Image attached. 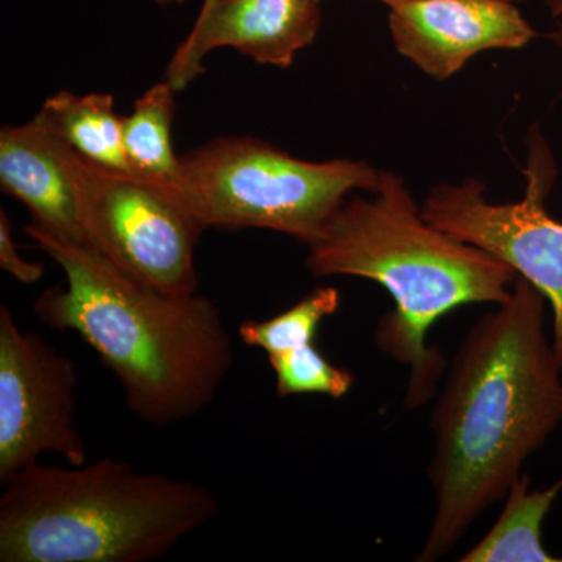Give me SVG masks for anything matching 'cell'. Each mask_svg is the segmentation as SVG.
<instances>
[{"label": "cell", "mask_w": 562, "mask_h": 562, "mask_svg": "<svg viewBox=\"0 0 562 562\" xmlns=\"http://www.w3.org/2000/svg\"><path fill=\"white\" fill-rule=\"evenodd\" d=\"M316 2H321V0H316Z\"/></svg>", "instance_id": "22"}, {"label": "cell", "mask_w": 562, "mask_h": 562, "mask_svg": "<svg viewBox=\"0 0 562 562\" xmlns=\"http://www.w3.org/2000/svg\"><path fill=\"white\" fill-rule=\"evenodd\" d=\"M549 38L554 41V43H557L558 46L562 47V22L560 27L557 29V31L550 33Z\"/></svg>", "instance_id": "20"}, {"label": "cell", "mask_w": 562, "mask_h": 562, "mask_svg": "<svg viewBox=\"0 0 562 562\" xmlns=\"http://www.w3.org/2000/svg\"><path fill=\"white\" fill-rule=\"evenodd\" d=\"M341 295L333 286H321L288 308L266 321H244L238 336L246 346L265 351L268 357L313 344L322 322L338 312Z\"/></svg>", "instance_id": "15"}, {"label": "cell", "mask_w": 562, "mask_h": 562, "mask_svg": "<svg viewBox=\"0 0 562 562\" xmlns=\"http://www.w3.org/2000/svg\"><path fill=\"white\" fill-rule=\"evenodd\" d=\"M77 366L38 333L22 330L0 306V484L58 453L69 464L87 462L77 428Z\"/></svg>", "instance_id": "8"}, {"label": "cell", "mask_w": 562, "mask_h": 562, "mask_svg": "<svg viewBox=\"0 0 562 562\" xmlns=\"http://www.w3.org/2000/svg\"><path fill=\"white\" fill-rule=\"evenodd\" d=\"M66 161L90 247L144 286L195 294L201 222L155 181L105 168L69 146Z\"/></svg>", "instance_id": "6"}, {"label": "cell", "mask_w": 562, "mask_h": 562, "mask_svg": "<svg viewBox=\"0 0 562 562\" xmlns=\"http://www.w3.org/2000/svg\"><path fill=\"white\" fill-rule=\"evenodd\" d=\"M316 0H203L198 20L166 69V81L183 91L205 72L211 50L232 47L255 63L290 68L322 27Z\"/></svg>", "instance_id": "9"}, {"label": "cell", "mask_w": 562, "mask_h": 562, "mask_svg": "<svg viewBox=\"0 0 562 562\" xmlns=\"http://www.w3.org/2000/svg\"><path fill=\"white\" fill-rule=\"evenodd\" d=\"M530 147L522 201L491 202L482 181L465 179L432 188L422 214L442 232L501 258L541 292L552 306V342L562 369V222L546 206L554 162L541 136Z\"/></svg>", "instance_id": "7"}, {"label": "cell", "mask_w": 562, "mask_h": 562, "mask_svg": "<svg viewBox=\"0 0 562 562\" xmlns=\"http://www.w3.org/2000/svg\"><path fill=\"white\" fill-rule=\"evenodd\" d=\"M36 117L88 160L131 173L124 149V117L114 111L113 95L60 91L43 103Z\"/></svg>", "instance_id": "12"}, {"label": "cell", "mask_w": 562, "mask_h": 562, "mask_svg": "<svg viewBox=\"0 0 562 562\" xmlns=\"http://www.w3.org/2000/svg\"><path fill=\"white\" fill-rule=\"evenodd\" d=\"M0 268L22 284L38 283L46 273L41 262L25 260L18 250L5 210H0Z\"/></svg>", "instance_id": "17"}, {"label": "cell", "mask_w": 562, "mask_h": 562, "mask_svg": "<svg viewBox=\"0 0 562 562\" xmlns=\"http://www.w3.org/2000/svg\"><path fill=\"white\" fill-rule=\"evenodd\" d=\"M209 487L116 458L32 465L0 495V562L160 560L217 516Z\"/></svg>", "instance_id": "4"}, {"label": "cell", "mask_w": 562, "mask_h": 562, "mask_svg": "<svg viewBox=\"0 0 562 562\" xmlns=\"http://www.w3.org/2000/svg\"><path fill=\"white\" fill-rule=\"evenodd\" d=\"M380 171L364 161H306L249 136L202 144L181 155L172 180L155 181L203 227L262 228L305 244L353 191L379 187Z\"/></svg>", "instance_id": "5"}, {"label": "cell", "mask_w": 562, "mask_h": 562, "mask_svg": "<svg viewBox=\"0 0 562 562\" xmlns=\"http://www.w3.org/2000/svg\"><path fill=\"white\" fill-rule=\"evenodd\" d=\"M549 9L554 18H561L562 20V0H549Z\"/></svg>", "instance_id": "18"}, {"label": "cell", "mask_w": 562, "mask_h": 562, "mask_svg": "<svg viewBox=\"0 0 562 562\" xmlns=\"http://www.w3.org/2000/svg\"><path fill=\"white\" fill-rule=\"evenodd\" d=\"M562 369L546 335L543 295L519 277L508 301L462 339L431 409L435 513L416 561L452 552L508 494L525 461L562 422Z\"/></svg>", "instance_id": "1"}, {"label": "cell", "mask_w": 562, "mask_h": 562, "mask_svg": "<svg viewBox=\"0 0 562 562\" xmlns=\"http://www.w3.org/2000/svg\"><path fill=\"white\" fill-rule=\"evenodd\" d=\"M306 268L316 277H358L382 284L394 310L376 325L375 344L408 368L406 409L430 401L446 373L441 351L427 344L442 316L472 303L508 301L519 279L490 251L435 227L397 173L380 171L371 198L342 203L310 244Z\"/></svg>", "instance_id": "3"}, {"label": "cell", "mask_w": 562, "mask_h": 562, "mask_svg": "<svg viewBox=\"0 0 562 562\" xmlns=\"http://www.w3.org/2000/svg\"><path fill=\"white\" fill-rule=\"evenodd\" d=\"M268 361L276 373L277 394L280 397L319 394L338 401L349 394L355 383L353 373L331 364L314 347V342L271 355Z\"/></svg>", "instance_id": "16"}, {"label": "cell", "mask_w": 562, "mask_h": 562, "mask_svg": "<svg viewBox=\"0 0 562 562\" xmlns=\"http://www.w3.org/2000/svg\"><path fill=\"white\" fill-rule=\"evenodd\" d=\"M395 49L436 80L492 49H520L535 29L509 0H408L392 7Z\"/></svg>", "instance_id": "10"}, {"label": "cell", "mask_w": 562, "mask_h": 562, "mask_svg": "<svg viewBox=\"0 0 562 562\" xmlns=\"http://www.w3.org/2000/svg\"><path fill=\"white\" fill-rule=\"evenodd\" d=\"M376 2L384 3V5H387L390 9H392V7L401 5V3L408 2V0H376ZM509 2L519 3L522 2V0H509Z\"/></svg>", "instance_id": "19"}, {"label": "cell", "mask_w": 562, "mask_h": 562, "mask_svg": "<svg viewBox=\"0 0 562 562\" xmlns=\"http://www.w3.org/2000/svg\"><path fill=\"white\" fill-rule=\"evenodd\" d=\"M68 144L40 117L0 131V184L31 211L32 224L81 246L88 244Z\"/></svg>", "instance_id": "11"}, {"label": "cell", "mask_w": 562, "mask_h": 562, "mask_svg": "<svg viewBox=\"0 0 562 562\" xmlns=\"http://www.w3.org/2000/svg\"><path fill=\"white\" fill-rule=\"evenodd\" d=\"M158 5H183L187 0H154Z\"/></svg>", "instance_id": "21"}, {"label": "cell", "mask_w": 562, "mask_h": 562, "mask_svg": "<svg viewBox=\"0 0 562 562\" xmlns=\"http://www.w3.org/2000/svg\"><path fill=\"white\" fill-rule=\"evenodd\" d=\"M176 90L160 81L136 99L132 113L124 117V149L131 173L144 180H172L180 157L172 146Z\"/></svg>", "instance_id": "14"}, {"label": "cell", "mask_w": 562, "mask_h": 562, "mask_svg": "<svg viewBox=\"0 0 562 562\" xmlns=\"http://www.w3.org/2000/svg\"><path fill=\"white\" fill-rule=\"evenodd\" d=\"M522 473L506 494L505 508L482 541L461 562H562L542 546V522L562 491V476L552 486L530 491Z\"/></svg>", "instance_id": "13"}, {"label": "cell", "mask_w": 562, "mask_h": 562, "mask_svg": "<svg viewBox=\"0 0 562 562\" xmlns=\"http://www.w3.org/2000/svg\"><path fill=\"white\" fill-rule=\"evenodd\" d=\"M24 232L66 279L36 299V317L77 333L114 373L135 416L169 427L209 408L235 366L231 331L209 297L151 290L90 246L33 224Z\"/></svg>", "instance_id": "2"}]
</instances>
